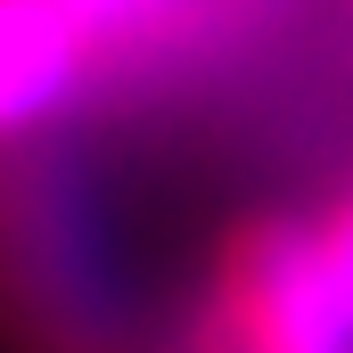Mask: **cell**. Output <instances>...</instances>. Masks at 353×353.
Listing matches in <instances>:
<instances>
[{
  "label": "cell",
  "mask_w": 353,
  "mask_h": 353,
  "mask_svg": "<svg viewBox=\"0 0 353 353\" xmlns=\"http://www.w3.org/2000/svg\"><path fill=\"white\" fill-rule=\"evenodd\" d=\"M271 8L279 0H0V123L33 148L123 83H189L255 50Z\"/></svg>",
  "instance_id": "6da1fadb"
},
{
  "label": "cell",
  "mask_w": 353,
  "mask_h": 353,
  "mask_svg": "<svg viewBox=\"0 0 353 353\" xmlns=\"http://www.w3.org/2000/svg\"><path fill=\"white\" fill-rule=\"evenodd\" d=\"M181 353H353V296L312 230V205L255 214L222 239Z\"/></svg>",
  "instance_id": "7a4b0ae2"
},
{
  "label": "cell",
  "mask_w": 353,
  "mask_h": 353,
  "mask_svg": "<svg viewBox=\"0 0 353 353\" xmlns=\"http://www.w3.org/2000/svg\"><path fill=\"white\" fill-rule=\"evenodd\" d=\"M312 230H321V247H329V263H337V279H345V296H353V181L312 205Z\"/></svg>",
  "instance_id": "3957f363"
}]
</instances>
